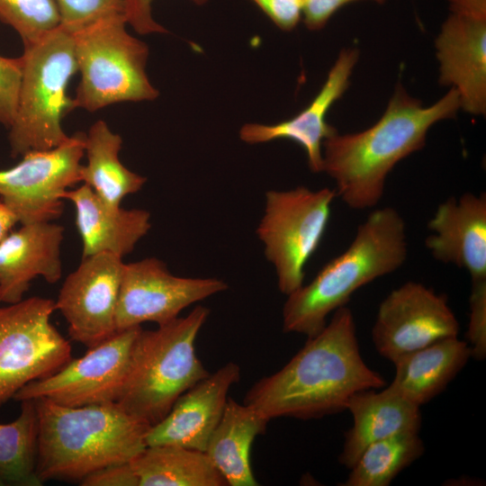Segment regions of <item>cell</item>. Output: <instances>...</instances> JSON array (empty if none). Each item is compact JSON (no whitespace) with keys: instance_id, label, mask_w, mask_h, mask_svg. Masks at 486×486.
<instances>
[{"instance_id":"e0dca14e","label":"cell","mask_w":486,"mask_h":486,"mask_svg":"<svg viewBox=\"0 0 486 486\" xmlns=\"http://www.w3.org/2000/svg\"><path fill=\"white\" fill-rule=\"evenodd\" d=\"M425 246L435 259L486 280V194L465 193L441 202L428 223Z\"/></svg>"},{"instance_id":"5b68a950","label":"cell","mask_w":486,"mask_h":486,"mask_svg":"<svg viewBox=\"0 0 486 486\" xmlns=\"http://www.w3.org/2000/svg\"><path fill=\"white\" fill-rule=\"evenodd\" d=\"M209 313L200 305L157 329L140 330L116 400L124 410L154 426L184 392L209 375L195 350Z\"/></svg>"},{"instance_id":"f546056e","label":"cell","mask_w":486,"mask_h":486,"mask_svg":"<svg viewBox=\"0 0 486 486\" xmlns=\"http://www.w3.org/2000/svg\"><path fill=\"white\" fill-rule=\"evenodd\" d=\"M469 308L466 341L472 357L482 361L486 356V280L472 283Z\"/></svg>"},{"instance_id":"d6a6232c","label":"cell","mask_w":486,"mask_h":486,"mask_svg":"<svg viewBox=\"0 0 486 486\" xmlns=\"http://www.w3.org/2000/svg\"><path fill=\"white\" fill-rule=\"evenodd\" d=\"M280 30L291 32L302 19L303 0H251Z\"/></svg>"},{"instance_id":"ac0fdd59","label":"cell","mask_w":486,"mask_h":486,"mask_svg":"<svg viewBox=\"0 0 486 486\" xmlns=\"http://www.w3.org/2000/svg\"><path fill=\"white\" fill-rule=\"evenodd\" d=\"M439 82L452 86L460 107L486 112V20L451 14L436 40Z\"/></svg>"},{"instance_id":"52a82bcc","label":"cell","mask_w":486,"mask_h":486,"mask_svg":"<svg viewBox=\"0 0 486 486\" xmlns=\"http://www.w3.org/2000/svg\"><path fill=\"white\" fill-rule=\"evenodd\" d=\"M127 25L118 14L71 33L80 74L75 109L94 112L118 103L158 97L146 72L148 47L129 33Z\"/></svg>"},{"instance_id":"3957f363","label":"cell","mask_w":486,"mask_h":486,"mask_svg":"<svg viewBox=\"0 0 486 486\" xmlns=\"http://www.w3.org/2000/svg\"><path fill=\"white\" fill-rule=\"evenodd\" d=\"M35 401L38 417L36 474L79 481L108 465L129 463L147 446V422L116 401L68 407L48 399Z\"/></svg>"},{"instance_id":"603a6c76","label":"cell","mask_w":486,"mask_h":486,"mask_svg":"<svg viewBox=\"0 0 486 486\" xmlns=\"http://www.w3.org/2000/svg\"><path fill=\"white\" fill-rule=\"evenodd\" d=\"M269 420L246 403L229 397L205 453L230 486H256L250 462L256 436L266 432Z\"/></svg>"},{"instance_id":"44dd1931","label":"cell","mask_w":486,"mask_h":486,"mask_svg":"<svg viewBox=\"0 0 486 486\" xmlns=\"http://www.w3.org/2000/svg\"><path fill=\"white\" fill-rule=\"evenodd\" d=\"M355 393L346 410L352 426L345 433L338 462L350 469L362 452L372 443L400 433H419L420 407L390 386Z\"/></svg>"},{"instance_id":"30bf717a","label":"cell","mask_w":486,"mask_h":486,"mask_svg":"<svg viewBox=\"0 0 486 486\" xmlns=\"http://www.w3.org/2000/svg\"><path fill=\"white\" fill-rule=\"evenodd\" d=\"M86 133L76 132L59 146L32 150L15 166L0 170V200L19 223L52 221L62 214L64 194L81 183Z\"/></svg>"},{"instance_id":"4316f807","label":"cell","mask_w":486,"mask_h":486,"mask_svg":"<svg viewBox=\"0 0 486 486\" xmlns=\"http://www.w3.org/2000/svg\"><path fill=\"white\" fill-rule=\"evenodd\" d=\"M21 402L17 418L0 424V478L5 485L40 486L36 474L38 417L35 401Z\"/></svg>"},{"instance_id":"277c9868","label":"cell","mask_w":486,"mask_h":486,"mask_svg":"<svg viewBox=\"0 0 486 486\" xmlns=\"http://www.w3.org/2000/svg\"><path fill=\"white\" fill-rule=\"evenodd\" d=\"M408 256L407 228L391 206L373 211L348 248L327 263L307 284L287 295L283 330L307 338L320 332L336 310L365 284L398 270Z\"/></svg>"},{"instance_id":"2e32d148","label":"cell","mask_w":486,"mask_h":486,"mask_svg":"<svg viewBox=\"0 0 486 486\" xmlns=\"http://www.w3.org/2000/svg\"><path fill=\"white\" fill-rule=\"evenodd\" d=\"M358 57L356 49L342 50L320 90L307 107L292 118L274 124H244L239 130L240 140L248 144L281 139L292 140L304 149L310 171L322 172L323 141L337 132L327 122V113L347 89Z\"/></svg>"},{"instance_id":"8d00e7d4","label":"cell","mask_w":486,"mask_h":486,"mask_svg":"<svg viewBox=\"0 0 486 486\" xmlns=\"http://www.w3.org/2000/svg\"><path fill=\"white\" fill-rule=\"evenodd\" d=\"M19 222L14 212L0 200V242L13 230Z\"/></svg>"},{"instance_id":"1f68e13d","label":"cell","mask_w":486,"mask_h":486,"mask_svg":"<svg viewBox=\"0 0 486 486\" xmlns=\"http://www.w3.org/2000/svg\"><path fill=\"white\" fill-rule=\"evenodd\" d=\"M196 5H203L209 0H188ZM153 0H122L123 16L128 25L142 35L167 33L152 14Z\"/></svg>"},{"instance_id":"d590c367","label":"cell","mask_w":486,"mask_h":486,"mask_svg":"<svg viewBox=\"0 0 486 486\" xmlns=\"http://www.w3.org/2000/svg\"><path fill=\"white\" fill-rule=\"evenodd\" d=\"M452 14L486 20V0H449Z\"/></svg>"},{"instance_id":"9c48e42d","label":"cell","mask_w":486,"mask_h":486,"mask_svg":"<svg viewBox=\"0 0 486 486\" xmlns=\"http://www.w3.org/2000/svg\"><path fill=\"white\" fill-rule=\"evenodd\" d=\"M55 310L53 300L38 296L0 307V406L72 359L69 341L50 321Z\"/></svg>"},{"instance_id":"9a60e30c","label":"cell","mask_w":486,"mask_h":486,"mask_svg":"<svg viewBox=\"0 0 486 486\" xmlns=\"http://www.w3.org/2000/svg\"><path fill=\"white\" fill-rule=\"evenodd\" d=\"M240 379V367L229 362L196 382L146 435L148 446L174 445L205 452L223 414L229 391Z\"/></svg>"},{"instance_id":"d4e9b609","label":"cell","mask_w":486,"mask_h":486,"mask_svg":"<svg viewBox=\"0 0 486 486\" xmlns=\"http://www.w3.org/2000/svg\"><path fill=\"white\" fill-rule=\"evenodd\" d=\"M130 464L139 486L228 485L205 452L179 446H148Z\"/></svg>"},{"instance_id":"6da1fadb","label":"cell","mask_w":486,"mask_h":486,"mask_svg":"<svg viewBox=\"0 0 486 486\" xmlns=\"http://www.w3.org/2000/svg\"><path fill=\"white\" fill-rule=\"evenodd\" d=\"M386 386L364 362L352 310L343 306L276 373L256 382L244 403L271 420L320 418L346 410L356 392Z\"/></svg>"},{"instance_id":"836d02e7","label":"cell","mask_w":486,"mask_h":486,"mask_svg":"<svg viewBox=\"0 0 486 486\" xmlns=\"http://www.w3.org/2000/svg\"><path fill=\"white\" fill-rule=\"evenodd\" d=\"M80 482L83 486H139V479L130 462L104 467Z\"/></svg>"},{"instance_id":"484cf974","label":"cell","mask_w":486,"mask_h":486,"mask_svg":"<svg viewBox=\"0 0 486 486\" xmlns=\"http://www.w3.org/2000/svg\"><path fill=\"white\" fill-rule=\"evenodd\" d=\"M425 452L418 433H400L370 444L349 469L343 486H388Z\"/></svg>"},{"instance_id":"ba28073f","label":"cell","mask_w":486,"mask_h":486,"mask_svg":"<svg viewBox=\"0 0 486 486\" xmlns=\"http://www.w3.org/2000/svg\"><path fill=\"white\" fill-rule=\"evenodd\" d=\"M336 196L335 189L305 186L266 194L256 234L286 296L303 285L304 267L324 236Z\"/></svg>"},{"instance_id":"d6986e66","label":"cell","mask_w":486,"mask_h":486,"mask_svg":"<svg viewBox=\"0 0 486 486\" xmlns=\"http://www.w3.org/2000/svg\"><path fill=\"white\" fill-rule=\"evenodd\" d=\"M64 228L52 221L21 224L0 242V302H18L37 276L57 283L62 274Z\"/></svg>"},{"instance_id":"4fadbf2b","label":"cell","mask_w":486,"mask_h":486,"mask_svg":"<svg viewBox=\"0 0 486 486\" xmlns=\"http://www.w3.org/2000/svg\"><path fill=\"white\" fill-rule=\"evenodd\" d=\"M228 289L218 278L172 274L156 257L124 264L115 325L122 330L152 321L158 326L176 319L191 304Z\"/></svg>"},{"instance_id":"5bb4252c","label":"cell","mask_w":486,"mask_h":486,"mask_svg":"<svg viewBox=\"0 0 486 486\" xmlns=\"http://www.w3.org/2000/svg\"><path fill=\"white\" fill-rule=\"evenodd\" d=\"M123 267L122 257L100 253L82 257L67 276L55 306L73 340L89 348L117 331L115 315Z\"/></svg>"},{"instance_id":"7c38bea8","label":"cell","mask_w":486,"mask_h":486,"mask_svg":"<svg viewBox=\"0 0 486 486\" xmlns=\"http://www.w3.org/2000/svg\"><path fill=\"white\" fill-rule=\"evenodd\" d=\"M459 329L445 294L410 281L381 302L371 336L377 353L392 363L436 341L456 337Z\"/></svg>"},{"instance_id":"8992f818","label":"cell","mask_w":486,"mask_h":486,"mask_svg":"<svg viewBox=\"0 0 486 486\" xmlns=\"http://www.w3.org/2000/svg\"><path fill=\"white\" fill-rule=\"evenodd\" d=\"M16 113L8 140L14 158L56 148L68 139L63 119L75 110L68 87L77 72L72 34L61 25L23 46Z\"/></svg>"},{"instance_id":"cb8c5ba5","label":"cell","mask_w":486,"mask_h":486,"mask_svg":"<svg viewBox=\"0 0 486 486\" xmlns=\"http://www.w3.org/2000/svg\"><path fill=\"white\" fill-rule=\"evenodd\" d=\"M122 139L108 124L98 120L85 137L86 164L81 168V183L88 185L106 202L119 206L128 195L136 194L147 181L121 161Z\"/></svg>"},{"instance_id":"7a4b0ae2","label":"cell","mask_w":486,"mask_h":486,"mask_svg":"<svg viewBox=\"0 0 486 486\" xmlns=\"http://www.w3.org/2000/svg\"><path fill=\"white\" fill-rule=\"evenodd\" d=\"M459 108V94L454 88L424 107L399 84L374 125L356 133L337 131L323 141L322 172L335 181L337 196L349 208L375 207L395 165L421 149L432 125L453 118Z\"/></svg>"},{"instance_id":"83f0119b","label":"cell","mask_w":486,"mask_h":486,"mask_svg":"<svg viewBox=\"0 0 486 486\" xmlns=\"http://www.w3.org/2000/svg\"><path fill=\"white\" fill-rule=\"evenodd\" d=\"M0 22L12 27L25 46L58 28L60 16L55 0H0Z\"/></svg>"},{"instance_id":"74e56055","label":"cell","mask_w":486,"mask_h":486,"mask_svg":"<svg viewBox=\"0 0 486 486\" xmlns=\"http://www.w3.org/2000/svg\"><path fill=\"white\" fill-rule=\"evenodd\" d=\"M5 485L4 482L0 478V486Z\"/></svg>"},{"instance_id":"f1b7e54d","label":"cell","mask_w":486,"mask_h":486,"mask_svg":"<svg viewBox=\"0 0 486 486\" xmlns=\"http://www.w3.org/2000/svg\"><path fill=\"white\" fill-rule=\"evenodd\" d=\"M60 25L72 33L104 17L122 14V0H55Z\"/></svg>"},{"instance_id":"ffe728a7","label":"cell","mask_w":486,"mask_h":486,"mask_svg":"<svg viewBox=\"0 0 486 486\" xmlns=\"http://www.w3.org/2000/svg\"><path fill=\"white\" fill-rule=\"evenodd\" d=\"M64 199L75 207L82 257L100 253L123 257L133 251L151 228L148 212L112 205L85 184L68 189Z\"/></svg>"},{"instance_id":"4dcf8cb0","label":"cell","mask_w":486,"mask_h":486,"mask_svg":"<svg viewBox=\"0 0 486 486\" xmlns=\"http://www.w3.org/2000/svg\"><path fill=\"white\" fill-rule=\"evenodd\" d=\"M22 73V58L0 55V124L9 129L14 122Z\"/></svg>"},{"instance_id":"8fae6325","label":"cell","mask_w":486,"mask_h":486,"mask_svg":"<svg viewBox=\"0 0 486 486\" xmlns=\"http://www.w3.org/2000/svg\"><path fill=\"white\" fill-rule=\"evenodd\" d=\"M140 329L137 326L116 331L55 374L26 384L14 399L22 401L43 398L68 407L116 401Z\"/></svg>"},{"instance_id":"7402d4cb","label":"cell","mask_w":486,"mask_h":486,"mask_svg":"<svg viewBox=\"0 0 486 486\" xmlns=\"http://www.w3.org/2000/svg\"><path fill=\"white\" fill-rule=\"evenodd\" d=\"M470 358L466 340L458 336L440 339L393 361L394 376L388 386L421 407L440 394Z\"/></svg>"},{"instance_id":"e575fe53","label":"cell","mask_w":486,"mask_h":486,"mask_svg":"<svg viewBox=\"0 0 486 486\" xmlns=\"http://www.w3.org/2000/svg\"><path fill=\"white\" fill-rule=\"evenodd\" d=\"M357 0H303L302 21L310 31L322 29L344 5ZM382 4L385 0H373Z\"/></svg>"}]
</instances>
